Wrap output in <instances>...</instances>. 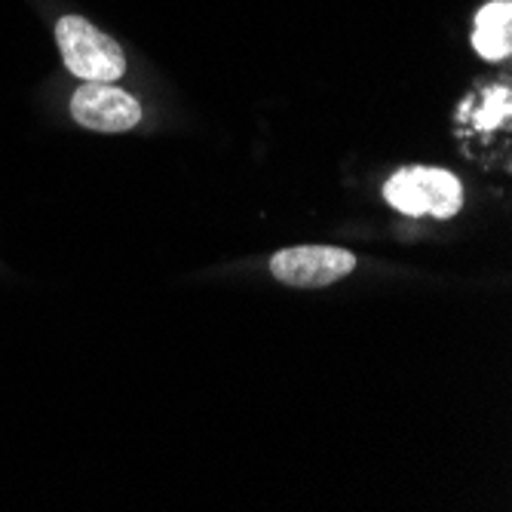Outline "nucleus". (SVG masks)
<instances>
[{
  "instance_id": "nucleus-3",
  "label": "nucleus",
  "mask_w": 512,
  "mask_h": 512,
  "mask_svg": "<svg viewBox=\"0 0 512 512\" xmlns=\"http://www.w3.org/2000/svg\"><path fill=\"white\" fill-rule=\"evenodd\" d=\"M353 267L356 258L347 249H335V246H295L270 258L273 276L283 286H295V289L332 286L347 273H353Z\"/></svg>"
},
{
  "instance_id": "nucleus-4",
  "label": "nucleus",
  "mask_w": 512,
  "mask_h": 512,
  "mask_svg": "<svg viewBox=\"0 0 512 512\" xmlns=\"http://www.w3.org/2000/svg\"><path fill=\"white\" fill-rule=\"evenodd\" d=\"M71 117L96 132H126L142 120V105L126 89L86 80L71 99Z\"/></svg>"
},
{
  "instance_id": "nucleus-1",
  "label": "nucleus",
  "mask_w": 512,
  "mask_h": 512,
  "mask_svg": "<svg viewBox=\"0 0 512 512\" xmlns=\"http://www.w3.org/2000/svg\"><path fill=\"white\" fill-rule=\"evenodd\" d=\"M56 40L62 59L71 74L80 80H96V83H114L126 74V56L120 43L99 31L83 16H65L56 25Z\"/></svg>"
},
{
  "instance_id": "nucleus-5",
  "label": "nucleus",
  "mask_w": 512,
  "mask_h": 512,
  "mask_svg": "<svg viewBox=\"0 0 512 512\" xmlns=\"http://www.w3.org/2000/svg\"><path fill=\"white\" fill-rule=\"evenodd\" d=\"M473 46L488 62H500L509 56L512 50V4L509 0H491L488 7L479 10L476 28H473Z\"/></svg>"
},
{
  "instance_id": "nucleus-2",
  "label": "nucleus",
  "mask_w": 512,
  "mask_h": 512,
  "mask_svg": "<svg viewBox=\"0 0 512 512\" xmlns=\"http://www.w3.org/2000/svg\"><path fill=\"white\" fill-rule=\"evenodd\" d=\"M387 203L396 212L405 215H433V218H451L457 215L463 203V188L460 181L433 166H411L396 172L387 188H384Z\"/></svg>"
}]
</instances>
